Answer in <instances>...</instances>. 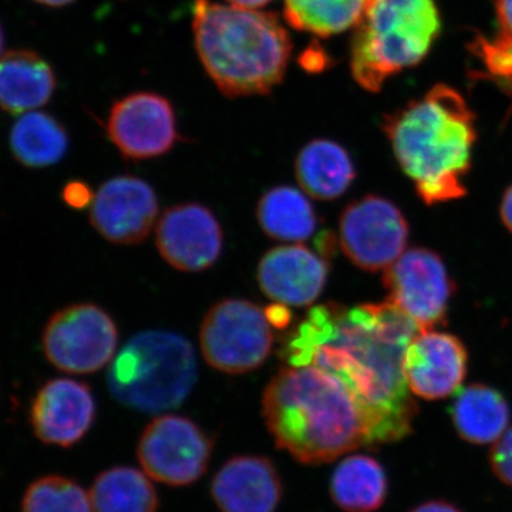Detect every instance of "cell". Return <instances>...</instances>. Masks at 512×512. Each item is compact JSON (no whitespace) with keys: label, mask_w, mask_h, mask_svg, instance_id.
I'll return each instance as SVG.
<instances>
[{"label":"cell","mask_w":512,"mask_h":512,"mask_svg":"<svg viewBox=\"0 0 512 512\" xmlns=\"http://www.w3.org/2000/svg\"><path fill=\"white\" fill-rule=\"evenodd\" d=\"M3 47H5V33H3L2 25H0V56L3 55Z\"/></svg>","instance_id":"36"},{"label":"cell","mask_w":512,"mask_h":512,"mask_svg":"<svg viewBox=\"0 0 512 512\" xmlns=\"http://www.w3.org/2000/svg\"><path fill=\"white\" fill-rule=\"evenodd\" d=\"M256 217L262 231L278 241H305L318 227L311 201L302 191L288 185L266 191L258 202Z\"/></svg>","instance_id":"24"},{"label":"cell","mask_w":512,"mask_h":512,"mask_svg":"<svg viewBox=\"0 0 512 512\" xmlns=\"http://www.w3.org/2000/svg\"><path fill=\"white\" fill-rule=\"evenodd\" d=\"M495 12H497L498 32L512 36V0H495Z\"/></svg>","instance_id":"31"},{"label":"cell","mask_w":512,"mask_h":512,"mask_svg":"<svg viewBox=\"0 0 512 512\" xmlns=\"http://www.w3.org/2000/svg\"><path fill=\"white\" fill-rule=\"evenodd\" d=\"M387 302L416 323L420 332L446 323L454 282L436 252L412 248L386 269Z\"/></svg>","instance_id":"9"},{"label":"cell","mask_w":512,"mask_h":512,"mask_svg":"<svg viewBox=\"0 0 512 512\" xmlns=\"http://www.w3.org/2000/svg\"><path fill=\"white\" fill-rule=\"evenodd\" d=\"M10 150L20 164L45 168L62 161L69 150V134L50 114L35 110L20 114L9 136Z\"/></svg>","instance_id":"23"},{"label":"cell","mask_w":512,"mask_h":512,"mask_svg":"<svg viewBox=\"0 0 512 512\" xmlns=\"http://www.w3.org/2000/svg\"><path fill=\"white\" fill-rule=\"evenodd\" d=\"M107 134L128 160L164 156L178 140L173 104L157 93L128 94L111 107Z\"/></svg>","instance_id":"12"},{"label":"cell","mask_w":512,"mask_h":512,"mask_svg":"<svg viewBox=\"0 0 512 512\" xmlns=\"http://www.w3.org/2000/svg\"><path fill=\"white\" fill-rule=\"evenodd\" d=\"M200 345L208 365L227 375H244L271 355L272 323L256 303L225 299L205 315Z\"/></svg>","instance_id":"7"},{"label":"cell","mask_w":512,"mask_h":512,"mask_svg":"<svg viewBox=\"0 0 512 512\" xmlns=\"http://www.w3.org/2000/svg\"><path fill=\"white\" fill-rule=\"evenodd\" d=\"M56 92L52 66L39 53L15 49L0 56V107L25 114L46 106Z\"/></svg>","instance_id":"19"},{"label":"cell","mask_w":512,"mask_h":512,"mask_svg":"<svg viewBox=\"0 0 512 512\" xmlns=\"http://www.w3.org/2000/svg\"><path fill=\"white\" fill-rule=\"evenodd\" d=\"M471 53L480 60L485 77L512 99V36L497 32L494 37L476 36Z\"/></svg>","instance_id":"28"},{"label":"cell","mask_w":512,"mask_h":512,"mask_svg":"<svg viewBox=\"0 0 512 512\" xmlns=\"http://www.w3.org/2000/svg\"><path fill=\"white\" fill-rule=\"evenodd\" d=\"M296 180L316 200H336L356 177L348 151L335 141L313 140L302 148L295 164Z\"/></svg>","instance_id":"20"},{"label":"cell","mask_w":512,"mask_h":512,"mask_svg":"<svg viewBox=\"0 0 512 512\" xmlns=\"http://www.w3.org/2000/svg\"><path fill=\"white\" fill-rule=\"evenodd\" d=\"M262 414L276 446L303 464H325L375 443L348 384L318 366H288L265 387Z\"/></svg>","instance_id":"2"},{"label":"cell","mask_w":512,"mask_h":512,"mask_svg":"<svg viewBox=\"0 0 512 512\" xmlns=\"http://www.w3.org/2000/svg\"><path fill=\"white\" fill-rule=\"evenodd\" d=\"M365 0H284L285 19L293 29L319 37L346 32L359 23Z\"/></svg>","instance_id":"26"},{"label":"cell","mask_w":512,"mask_h":512,"mask_svg":"<svg viewBox=\"0 0 512 512\" xmlns=\"http://www.w3.org/2000/svg\"><path fill=\"white\" fill-rule=\"evenodd\" d=\"M197 357L183 336L148 330L133 336L114 357L107 383L117 402L138 412L174 409L197 380Z\"/></svg>","instance_id":"6"},{"label":"cell","mask_w":512,"mask_h":512,"mask_svg":"<svg viewBox=\"0 0 512 512\" xmlns=\"http://www.w3.org/2000/svg\"><path fill=\"white\" fill-rule=\"evenodd\" d=\"M325 259L302 245L271 249L258 265V284L272 301L284 306L312 305L328 281Z\"/></svg>","instance_id":"17"},{"label":"cell","mask_w":512,"mask_h":512,"mask_svg":"<svg viewBox=\"0 0 512 512\" xmlns=\"http://www.w3.org/2000/svg\"><path fill=\"white\" fill-rule=\"evenodd\" d=\"M222 229L215 215L201 204L168 208L156 229L158 252L181 272L211 268L222 252Z\"/></svg>","instance_id":"14"},{"label":"cell","mask_w":512,"mask_h":512,"mask_svg":"<svg viewBox=\"0 0 512 512\" xmlns=\"http://www.w3.org/2000/svg\"><path fill=\"white\" fill-rule=\"evenodd\" d=\"M441 32L436 0H365L350 53L355 82L370 93L429 55Z\"/></svg>","instance_id":"5"},{"label":"cell","mask_w":512,"mask_h":512,"mask_svg":"<svg viewBox=\"0 0 512 512\" xmlns=\"http://www.w3.org/2000/svg\"><path fill=\"white\" fill-rule=\"evenodd\" d=\"M23 512H93L90 495L72 480L59 476L35 481L22 504Z\"/></svg>","instance_id":"27"},{"label":"cell","mask_w":512,"mask_h":512,"mask_svg":"<svg viewBox=\"0 0 512 512\" xmlns=\"http://www.w3.org/2000/svg\"><path fill=\"white\" fill-rule=\"evenodd\" d=\"M501 220L512 234V185L505 191L503 201H501Z\"/></svg>","instance_id":"33"},{"label":"cell","mask_w":512,"mask_h":512,"mask_svg":"<svg viewBox=\"0 0 512 512\" xmlns=\"http://www.w3.org/2000/svg\"><path fill=\"white\" fill-rule=\"evenodd\" d=\"M157 215L158 200L151 185L123 175L106 181L94 194L90 222L107 241L134 245L148 237Z\"/></svg>","instance_id":"13"},{"label":"cell","mask_w":512,"mask_h":512,"mask_svg":"<svg viewBox=\"0 0 512 512\" xmlns=\"http://www.w3.org/2000/svg\"><path fill=\"white\" fill-rule=\"evenodd\" d=\"M64 201L70 205V207L82 208L86 207L89 202L93 201L92 195H90L89 188L82 183H73L67 185L63 192Z\"/></svg>","instance_id":"30"},{"label":"cell","mask_w":512,"mask_h":512,"mask_svg":"<svg viewBox=\"0 0 512 512\" xmlns=\"http://www.w3.org/2000/svg\"><path fill=\"white\" fill-rule=\"evenodd\" d=\"M212 441L187 417H158L144 430L137 454L148 477L174 487L195 483L210 463Z\"/></svg>","instance_id":"11"},{"label":"cell","mask_w":512,"mask_h":512,"mask_svg":"<svg viewBox=\"0 0 512 512\" xmlns=\"http://www.w3.org/2000/svg\"><path fill=\"white\" fill-rule=\"evenodd\" d=\"M407 239L409 225L402 211L382 197L367 195L340 215V247L363 271L389 268L404 254Z\"/></svg>","instance_id":"10"},{"label":"cell","mask_w":512,"mask_h":512,"mask_svg":"<svg viewBox=\"0 0 512 512\" xmlns=\"http://www.w3.org/2000/svg\"><path fill=\"white\" fill-rule=\"evenodd\" d=\"M410 512H463L458 510L456 505L447 503V501L434 500L427 501V503L420 504L419 507L414 508Z\"/></svg>","instance_id":"32"},{"label":"cell","mask_w":512,"mask_h":512,"mask_svg":"<svg viewBox=\"0 0 512 512\" xmlns=\"http://www.w3.org/2000/svg\"><path fill=\"white\" fill-rule=\"evenodd\" d=\"M451 419L461 439L484 446L495 443L507 431L510 407L493 387L471 384L457 393Z\"/></svg>","instance_id":"21"},{"label":"cell","mask_w":512,"mask_h":512,"mask_svg":"<svg viewBox=\"0 0 512 512\" xmlns=\"http://www.w3.org/2000/svg\"><path fill=\"white\" fill-rule=\"evenodd\" d=\"M192 12L195 49L225 96H262L284 80L292 40L275 13L212 0H195Z\"/></svg>","instance_id":"4"},{"label":"cell","mask_w":512,"mask_h":512,"mask_svg":"<svg viewBox=\"0 0 512 512\" xmlns=\"http://www.w3.org/2000/svg\"><path fill=\"white\" fill-rule=\"evenodd\" d=\"M33 2L40 3L43 6H49V8H63V6L70 5L74 0H33Z\"/></svg>","instance_id":"35"},{"label":"cell","mask_w":512,"mask_h":512,"mask_svg":"<svg viewBox=\"0 0 512 512\" xmlns=\"http://www.w3.org/2000/svg\"><path fill=\"white\" fill-rule=\"evenodd\" d=\"M211 493L221 512H275L282 498L281 477L268 458L234 457L218 471Z\"/></svg>","instance_id":"18"},{"label":"cell","mask_w":512,"mask_h":512,"mask_svg":"<svg viewBox=\"0 0 512 512\" xmlns=\"http://www.w3.org/2000/svg\"><path fill=\"white\" fill-rule=\"evenodd\" d=\"M387 476L379 461L355 454L343 458L330 481L333 503L345 512H375L387 497Z\"/></svg>","instance_id":"22"},{"label":"cell","mask_w":512,"mask_h":512,"mask_svg":"<svg viewBox=\"0 0 512 512\" xmlns=\"http://www.w3.org/2000/svg\"><path fill=\"white\" fill-rule=\"evenodd\" d=\"M400 167L427 205L463 198L477 140L476 117L453 87L437 84L419 100L384 117Z\"/></svg>","instance_id":"3"},{"label":"cell","mask_w":512,"mask_h":512,"mask_svg":"<svg viewBox=\"0 0 512 512\" xmlns=\"http://www.w3.org/2000/svg\"><path fill=\"white\" fill-rule=\"evenodd\" d=\"M490 463L495 476L512 487V426L495 441L491 448Z\"/></svg>","instance_id":"29"},{"label":"cell","mask_w":512,"mask_h":512,"mask_svg":"<svg viewBox=\"0 0 512 512\" xmlns=\"http://www.w3.org/2000/svg\"><path fill=\"white\" fill-rule=\"evenodd\" d=\"M419 332L387 301L352 308L328 302L308 312L279 355L289 366H318L338 376L362 404L375 443H394L412 431L417 413L403 360Z\"/></svg>","instance_id":"1"},{"label":"cell","mask_w":512,"mask_h":512,"mask_svg":"<svg viewBox=\"0 0 512 512\" xmlns=\"http://www.w3.org/2000/svg\"><path fill=\"white\" fill-rule=\"evenodd\" d=\"M467 360V350L456 336L437 330L419 332L404 353L407 386L421 399H446L464 382Z\"/></svg>","instance_id":"15"},{"label":"cell","mask_w":512,"mask_h":512,"mask_svg":"<svg viewBox=\"0 0 512 512\" xmlns=\"http://www.w3.org/2000/svg\"><path fill=\"white\" fill-rule=\"evenodd\" d=\"M229 5L237 6V8L244 9H259L262 6L268 5L272 0H227Z\"/></svg>","instance_id":"34"},{"label":"cell","mask_w":512,"mask_h":512,"mask_svg":"<svg viewBox=\"0 0 512 512\" xmlns=\"http://www.w3.org/2000/svg\"><path fill=\"white\" fill-rule=\"evenodd\" d=\"M93 512H157L158 497L147 474L114 467L96 478L90 493Z\"/></svg>","instance_id":"25"},{"label":"cell","mask_w":512,"mask_h":512,"mask_svg":"<svg viewBox=\"0 0 512 512\" xmlns=\"http://www.w3.org/2000/svg\"><path fill=\"white\" fill-rule=\"evenodd\" d=\"M117 342L116 323L93 303H76L56 312L42 336L47 360L72 375H87L109 365Z\"/></svg>","instance_id":"8"},{"label":"cell","mask_w":512,"mask_h":512,"mask_svg":"<svg viewBox=\"0 0 512 512\" xmlns=\"http://www.w3.org/2000/svg\"><path fill=\"white\" fill-rule=\"evenodd\" d=\"M96 419V402L87 384L60 377L37 392L30 421L37 439L70 447L86 436Z\"/></svg>","instance_id":"16"}]
</instances>
